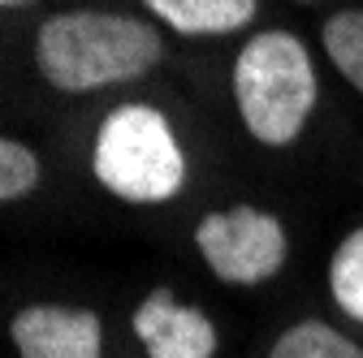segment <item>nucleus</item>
Segmentation results:
<instances>
[{"label":"nucleus","instance_id":"obj_1","mask_svg":"<svg viewBox=\"0 0 363 358\" xmlns=\"http://www.w3.org/2000/svg\"><path fill=\"white\" fill-rule=\"evenodd\" d=\"M164 61V39L152 22L113 9H65L35 35L43 82L65 96H86L152 74Z\"/></svg>","mask_w":363,"mask_h":358},{"label":"nucleus","instance_id":"obj_2","mask_svg":"<svg viewBox=\"0 0 363 358\" xmlns=\"http://www.w3.org/2000/svg\"><path fill=\"white\" fill-rule=\"evenodd\" d=\"M315 65L290 30H259L234 57V100L242 125L264 147H290L315 112Z\"/></svg>","mask_w":363,"mask_h":358},{"label":"nucleus","instance_id":"obj_3","mask_svg":"<svg viewBox=\"0 0 363 358\" xmlns=\"http://www.w3.org/2000/svg\"><path fill=\"white\" fill-rule=\"evenodd\" d=\"M96 182L125 203H169L186 186V151H182L169 117L152 104L113 108L91 147Z\"/></svg>","mask_w":363,"mask_h":358},{"label":"nucleus","instance_id":"obj_4","mask_svg":"<svg viewBox=\"0 0 363 358\" xmlns=\"http://www.w3.org/2000/svg\"><path fill=\"white\" fill-rule=\"evenodd\" d=\"M195 246L225 285H259L286 267L290 238L272 212L238 203L225 212H208L195 225Z\"/></svg>","mask_w":363,"mask_h":358},{"label":"nucleus","instance_id":"obj_5","mask_svg":"<svg viewBox=\"0 0 363 358\" xmlns=\"http://www.w3.org/2000/svg\"><path fill=\"white\" fill-rule=\"evenodd\" d=\"M22 358H104V324L86 306L39 302L9 324Z\"/></svg>","mask_w":363,"mask_h":358},{"label":"nucleus","instance_id":"obj_6","mask_svg":"<svg viewBox=\"0 0 363 358\" xmlns=\"http://www.w3.org/2000/svg\"><path fill=\"white\" fill-rule=\"evenodd\" d=\"M130 324H134V337L143 341L147 358H212L220 345L216 324L199 306L177 302L169 289H152Z\"/></svg>","mask_w":363,"mask_h":358},{"label":"nucleus","instance_id":"obj_7","mask_svg":"<svg viewBox=\"0 0 363 358\" xmlns=\"http://www.w3.org/2000/svg\"><path fill=\"white\" fill-rule=\"evenodd\" d=\"M143 5L177 35H230L255 18L259 0H143Z\"/></svg>","mask_w":363,"mask_h":358},{"label":"nucleus","instance_id":"obj_8","mask_svg":"<svg viewBox=\"0 0 363 358\" xmlns=\"http://www.w3.org/2000/svg\"><path fill=\"white\" fill-rule=\"evenodd\" d=\"M268 358H363V350L325 320H298L272 341Z\"/></svg>","mask_w":363,"mask_h":358},{"label":"nucleus","instance_id":"obj_9","mask_svg":"<svg viewBox=\"0 0 363 358\" xmlns=\"http://www.w3.org/2000/svg\"><path fill=\"white\" fill-rule=\"evenodd\" d=\"M325 57L337 65V74L363 91V9H342L325 22Z\"/></svg>","mask_w":363,"mask_h":358},{"label":"nucleus","instance_id":"obj_10","mask_svg":"<svg viewBox=\"0 0 363 358\" xmlns=\"http://www.w3.org/2000/svg\"><path fill=\"white\" fill-rule=\"evenodd\" d=\"M329 294L350 320L363 324V229L346 233L329 259Z\"/></svg>","mask_w":363,"mask_h":358},{"label":"nucleus","instance_id":"obj_11","mask_svg":"<svg viewBox=\"0 0 363 358\" xmlns=\"http://www.w3.org/2000/svg\"><path fill=\"white\" fill-rule=\"evenodd\" d=\"M35 186H39V156L26 143L5 139L0 143V199L5 203L26 199Z\"/></svg>","mask_w":363,"mask_h":358},{"label":"nucleus","instance_id":"obj_12","mask_svg":"<svg viewBox=\"0 0 363 358\" xmlns=\"http://www.w3.org/2000/svg\"><path fill=\"white\" fill-rule=\"evenodd\" d=\"M5 5H22V0H5Z\"/></svg>","mask_w":363,"mask_h":358}]
</instances>
